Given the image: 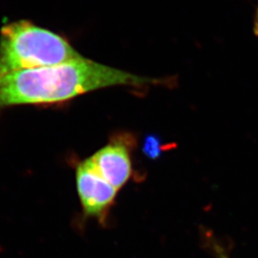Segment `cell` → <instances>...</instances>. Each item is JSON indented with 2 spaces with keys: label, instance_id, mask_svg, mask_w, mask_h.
Returning <instances> with one entry per match:
<instances>
[{
  "label": "cell",
  "instance_id": "obj_1",
  "mask_svg": "<svg viewBox=\"0 0 258 258\" xmlns=\"http://www.w3.org/2000/svg\"><path fill=\"white\" fill-rule=\"evenodd\" d=\"M174 78L131 74L82 56L60 64L20 71L0 78V106L53 104L114 86L144 88L168 85Z\"/></svg>",
  "mask_w": 258,
  "mask_h": 258
},
{
  "label": "cell",
  "instance_id": "obj_2",
  "mask_svg": "<svg viewBox=\"0 0 258 258\" xmlns=\"http://www.w3.org/2000/svg\"><path fill=\"white\" fill-rule=\"evenodd\" d=\"M82 56L65 37L29 20H18L1 29L0 78Z\"/></svg>",
  "mask_w": 258,
  "mask_h": 258
},
{
  "label": "cell",
  "instance_id": "obj_3",
  "mask_svg": "<svg viewBox=\"0 0 258 258\" xmlns=\"http://www.w3.org/2000/svg\"><path fill=\"white\" fill-rule=\"evenodd\" d=\"M76 182L84 215L103 224L118 190L103 178L91 158L77 166Z\"/></svg>",
  "mask_w": 258,
  "mask_h": 258
},
{
  "label": "cell",
  "instance_id": "obj_4",
  "mask_svg": "<svg viewBox=\"0 0 258 258\" xmlns=\"http://www.w3.org/2000/svg\"><path fill=\"white\" fill-rule=\"evenodd\" d=\"M90 158L103 178L117 190L128 182L132 174L128 140L111 141Z\"/></svg>",
  "mask_w": 258,
  "mask_h": 258
},
{
  "label": "cell",
  "instance_id": "obj_5",
  "mask_svg": "<svg viewBox=\"0 0 258 258\" xmlns=\"http://www.w3.org/2000/svg\"><path fill=\"white\" fill-rule=\"evenodd\" d=\"M165 147L162 145V142L158 136L150 135L146 140L145 144V153L151 159H157L161 156L162 152L165 150Z\"/></svg>",
  "mask_w": 258,
  "mask_h": 258
},
{
  "label": "cell",
  "instance_id": "obj_6",
  "mask_svg": "<svg viewBox=\"0 0 258 258\" xmlns=\"http://www.w3.org/2000/svg\"><path fill=\"white\" fill-rule=\"evenodd\" d=\"M208 241H210L211 248L213 249V251L215 252V254H216V256H217V257L230 258L228 255H227L226 251L224 250V248L222 247L221 245H219V243L217 242V240L212 238V235H211V238L208 240Z\"/></svg>",
  "mask_w": 258,
  "mask_h": 258
},
{
  "label": "cell",
  "instance_id": "obj_7",
  "mask_svg": "<svg viewBox=\"0 0 258 258\" xmlns=\"http://www.w3.org/2000/svg\"><path fill=\"white\" fill-rule=\"evenodd\" d=\"M253 31L254 34L258 37V8L256 10V14H255V18H254V23H253Z\"/></svg>",
  "mask_w": 258,
  "mask_h": 258
}]
</instances>
